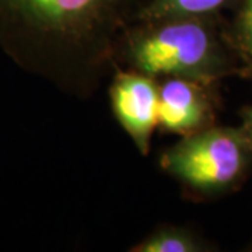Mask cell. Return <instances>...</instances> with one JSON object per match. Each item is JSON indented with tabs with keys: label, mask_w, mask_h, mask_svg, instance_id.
<instances>
[{
	"label": "cell",
	"mask_w": 252,
	"mask_h": 252,
	"mask_svg": "<svg viewBox=\"0 0 252 252\" xmlns=\"http://www.w3.org/2000/svg\"><path fill=\"white\" fill-rule=\"evenodd\" d=\"M154 0H0V49L56 89L90 95Z\"/></svg>",
	"instance_id": "6da1fadb"
},
{
	"label": "cell",
	"mask_w": 252,
	"mask_h": 252,
	"mask_svg": "<svg viewBox=\"0 0 252 252\" xmlns=\"http://www.w3.org/2000/svg\"><path fill=\"white\" fill-rule=\"evenodd\" d=\"M202 17L165 18L142 23L147 31L129 38V56L147 76L200 77L216 61V45Z\"/></svg>",
	"instance_id": "7a4b0ae2"
},
{
	"label": "cell",
	"mask_w": 252,
	"mask_h": 252,
	"mask_svg": "<svg viewBox=\"0 0 252 252\" xmlns=\"http://www.w3.org/2000/svg\"><path fill=\"white\" fill-rule=\"evenodd\" d=\"M244 160L241 139L234 132L213 129L177 144L162 157V165L190 187L216 189L240 175Z\"/></svg>",
	"instance_id": "3957f363"
},
{
	"label": "cell",
	"mask_w": 252,
	"mask_h": 252,
	"mask_svg": "<svg viewBox=\"0 0 252 252\" xmlns=\"http://www.w3.org/2000/svg\"><path fill=\"white\" fill-rule=\"evenodd\" d=\"M111 99L121 125L146 154L154 126L158 124V89L152 77L140 72L118 73L111 87Z\"/></svg>",
	"instance_id": "277c9868"
},
{
	"label": "cell",
	"mask_w": 252,
	"mask_h": 252,
	"mask_svg": "<svg viewBox=\"0 0 252 252\" xmlns=\"http://www.w3.org/2000/svg\"><path fill=\"white\" fill-rule=\"evenodd\" d=\"M206 101L185 77H170L158 89V124L175 133H192L203 124Z\"/></svg>",
	"instance_id": "5b68a950"
},
{
	"label": "cell",
	"mask_w": 252,
	"mask_h": 252,
	"mask_svg": "<svg viewBox=\"0 0 252 252\" xmlns=\"http://www.w3.org/2000/svg\"><path fill=\"white\" fill-rule=\"evenodd\" d=\"M227 0H154L143 23L165 18L203 17L215 13Z\"/></svg>",
	"instance_id": "8992f818"
},
{
	"label": "cell",
	"mask_w": 252,
	"mask_h": 252,
	"mask_svg": "<svg viewBox=\"0 0 252 252\" xmlns=\"http://www.w3.org/2000/svg\"><path fill=\"white\" fill-rule=\"evenodd\" d=\"M196 250V244L189 235L170 230L153 235L133 248V251L139 252H190Z\"/></svg>",
	"instance_id": "52a82bcc"
},
{
	"label": "cell",
	"mask_w": 252,
	"mask_h": 252,
	"mask_svg": "<svg viewBox=\"0 0 252 252\" xmlns=\"http://www.w3.org/2000/svg\"><path fill=\"white\" fill-rule=\"evenodd\" d=\"M241 27H243L244 36L247 44L252 48V0H245L241 18Z\"/></svg>",
	"instance_id": "ba28073f"
},
{
	"label": "cell",
	"mask_w": 252,
	"mask_h": 252,
	"mask_svg": "<svg viewBox=\"0 0 252 252\" xmlns=\"http://www.w3.org/2000/svg\"><path fill=\"white\" fill-rule=\"evenodd\" d=\"M250 127H251V137H252V114H251V124H250Z\"/></svg>",
	"instance_id": "9c48e42d"
}]
</instances>
